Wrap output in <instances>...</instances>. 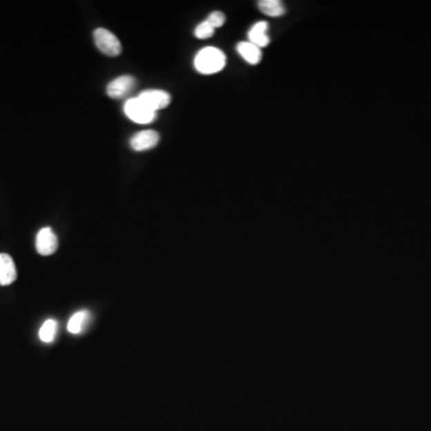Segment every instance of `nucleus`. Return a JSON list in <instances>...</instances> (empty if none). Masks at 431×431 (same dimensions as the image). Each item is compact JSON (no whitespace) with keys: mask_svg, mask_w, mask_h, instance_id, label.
Here are the masks:
<instances>
[{"mask_svg":"<svg viewBox=\"0 0 431 431\" xmlns=\"http://www.w3.org/2000/svg\"><path fill=\"white\" fill-rule=\"evenodd\" d=\"M227 58L222 50L216 47H205L198 52L194 59V68L202 75H213L224 68Z\"/></svg>","mask_w":431,"mask_h":431,"instance_id":"obj_1","label":"nucleus"},{"mask_svg":"<svg viewBox=\"0 0 431 431\" xmlns=\"http://www.w3.org/2000/svg\"><path fill=\"white\" fill-rule=\"evenodd\" d=\"M124 111L127 117L137 124H150L156 119V112L146 107L138 97L128 99Z\"/></svg>","mask_w":431,"mask_h":431,"instance_id":"obj_2","label":"nucleus"},{"mask_svg":"<svg viewBox=\"0 0 431 431\" xmlns=\"http://www.w3.org/2000/svg\"><path fill=\"white\" fill-rule=\"evenodd\" d=\"M95 44L102 53L109 57H117L122 53L120 41L112 32L104 28H99L94 32Z\"/></svg>","mask_w":431,"mask_h":431,"instance_id":"obj_3","label":"nucleus"},{"mask_svg":"<svg viewBox=\"0 0 431 431\" xmlns=\"http://www.w3.org/2000/svg\"><path fill=\"white\" fill-rule=\"evenodd\" d=\"M58 236L50 227L42 228L36 235V251L40 256L54 254L58 249Z\"/></svg>","mask_w":431,"mask_h":431,"instance_id":"obj_4","label":"nucleus"},{"mask_svg":"<svg viewBox=\"0 0 431 431\" xmlns=\"http://www.w3.org/2000/svg\"><path fill=\"white\" fill-rule=\"evenodd\" d=\"M138 99L153 112L168 107L171 101V95L164 90H145L140 94Z\"/></svg>","mask_w":431,"mask_h":431,"instance_id":"obj_5","label":"nucleus"},{"mask_svg":"<svg viewBox=\"0 0 431 431\" xmlns=\"http://www.w3.org/2000/svg\"><path fill=\"white\" fill-rule=\"evenodd\" d=\"M135 86V79L131 76L117 77L107 86V94L112 99H124Z\"/></svg>","mask_w":431,"mask_h":431,"instance_id":"obj_6","label":"nucleus"},{"mask_svg":"<svg viewBox=\"0 0 431 431\" xmlns=\"http://www.w3.org/2000/svg\"><path fill=\"white\" fill-rule=\"evenodd\" d=\"M160 142V135L156 131L146 130L135 133L131 138V148L135 151H145L155 148Z\"/></svg>","mask_w":431,"mask_h":431,"instance_id":"obj_7","label":"nucleus"},{"mask_svg":"<svg viewBox=\"0 0 431 431\" xmlns=\"http://www.w3.org/2000/svg\"><path fill=\"white\" fill-rule=\"evenodd\" d=\"M17 279V269L9 254L0 253V285L6 287Z\"/></svg>","mask_w":431,"mask_h":431,"instance_id":"obj_8","label":"nucleus"},{"mask_svg":"<svg viewBox=\"0 0 431 431\" xmlns=\"http://www.w3.org/2000/svg\"><path fill=\"white\" fill-rule=\"evenodd\" d=\"M269 30V24L266 22H258L251 28V30L248 32V39L249 42L256 45L259 48H264L266 46H269V37L267 35Z\"/></svg>","mask_w":431,"mask_h":431,"instance_id":"obj_9","label":"nucleus"},{"mask_svg":"<svg viewBox=\"0 0 431 431\" xmlns=\"http://www.w3.org/2000/svg\"><path fill=\"white\" fill-rule=\"evenodd\" d=\"M90 323V313L88 310H79L72 315L68 320V331L71 334H79L86 329Z\"/></svg>","mask_w":431,"mask_h":431,"instance_id":"obj_10","label":"nucleus"},{"mask_svg":"<svg viewBox=\"0 0 431 431\" xmlns=\"http://www.w3.org/2000/svg\"><path fill=\"white\" fill-rule=\"evenodd\" d=\"M238 52L251 65H256V64L260 63L261 55H262L261 50L259 47L251 44L249 41L238 44Z\"/></svg>","mask_w":431,"mask_h":431,"instance_id":"obj_11","label":"nucleus"},{"mask_svg":"<svg viewBox=\"0 0 431 431\" xmlns=\"http://www.w3.org/2000/svg\"><path fill=\"white\" fill-rule=\"evenodd\" d=\"M258 8L269 17H279L285 14V8L280 0H261L258 3Z\"/></svg>","mask_w":431,"mask_h":431,"instance_id":"obj_12","label":"nucleus"},{"mask_svg":"<svg viewBox=\"0 0 431 431\" xmlns=\"http://www.w3.org/2000/svg\"><path fill=\"white\" fill-rule=\"evenodd\" d=\"M58 332V323L54 319H48L41 326L39 337L44 343H52L57 337Z\"/></svg>","mask_w":431,"mask_h":431,"instance_id":"obj_13","label":"nucleus"},{"mask_svg":"<svg viewBox=\"0 0 431 431\" xmlns=\"http://www.w3.org/2000/svg\"><path fill=\"white\" fill-rule=\"evenodd\" d=\"M215 30V28L212 27L211 24L207 22V21H205V22L200 23L195 28L194 35L197 36L198 39H200V40H205V39H209V37L213 36Z\"/></svg>","mask_w":431,"mask_h":431,"instance_id":"obj_14","label":"nucleus"},{"mask_svg":"<svg viewBox=\"0 0 431 431\" xmlns=\"http://www.w3.org/2000/svg\"><path fill=\"white\" fill-rule=\"evenodd\" d=\"M207 22L210 23L215 29L223 27V24L225 22L224 14L220 12V11H215V12L210 14V16L207 18Z\"/></svg>","mask_w":431,"mask_h":431,"instance_id":"obj_15","label":"nucleus"}]
</instances>
